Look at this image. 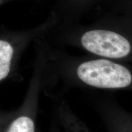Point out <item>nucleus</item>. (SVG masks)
<instances>
[{
    "instance_id": "obj_1",
    "label": "nucleus",
    "mask_w": 132,
    "mask_h": 132,
    "mask_svg": "<svg viewBox=\"0 0 132 132\" xmlns=\"http://www.w3.org/2000/svg\"><path fill=\"white\" fill-rule=\"evenodd\" d=\"M77 74L82 82L95 88L123 89L129 87L132 82V75L127 68L105 59L81 64Z\"/></svg>"
},
{
    "instance_id": "obj_2",
    "label": "nucleus",
    "mask_w": 132,
    "mask_h": 132,
    "mask_svg": "<svg viewBox=\"0 0 132 132\" xmlns=\"http://www.w3.org/2000/svg\"><path fill=\"white\" fill-rule=\"evenodd\" d=\"M81 42L89 52L108 58H122L131 52V45L127 39L110 31H88L82 36Z\"/></svg>"
},
{
    "instance_id": "obj_3",
    "label": "nucleus",
    "mask_w": 132,
    "mask_h": 132,
    "mask_svg": "<svg viewBox=\"0 0 132 132\" xmlns=\"http://www.w3.org/2000/svg\"><path fill=\"white\" fill-rule=\"evenodd\" d=\"M37 92H28L22 106L12 112L3 132H37L36 122Z\"/></svg>"
},
{
    "instance_id": "obj_4",
    "label": "nucleus",
    "mask_w": 132,
    "mask_h": 132,
    "mask_svg": "<svg viewBox=\"0 0 132 132\" xmlns=\"http://www.w3.org/2000/svg\"><path fill=\"white\" fill-rule=\"evenodd\" d=\"M12 114V113L7 114L0 113V132L3 131L5 126L7 124Z\"/></svg>"
},
{
    "instance_id": "obj_5",
    "label": "nucleus",
    "mask_w": 132,
    "mask_h": 132,
    "mask_svg": "<svg viewBox=\"0 0 132 132\" xmlns=\"http://www.w3.org/2000/svg\"><path fill=\"white\" fill-rule=\"evenodd\" d=\"M3 1V0H0V4H1V3H2Z\"/></svg>"
}]
</instances>
